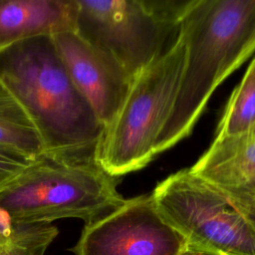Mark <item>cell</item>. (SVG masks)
<instances>
[{"instance_id":"15","label":"cell","mask_w":255,"mask_h":255,"mask_svg":"<svg viewBox=\"0 0 255 255\" xmlns=\"http://www.w3.org/2000/svg\"><path fill=\"white\" fill-rule=\"evenodd\" d=\"M224 193L229 201L232 203V205L244 216V218L255 230V197L241 194H232L227 192Z\"/></svg>"},{"instance_id":"11","label":"cell","mask_w":255,"mask_h":255,"mask_svg":"<svg viewBox=\"0 0 255 255\" xmlns=\"http://www.w3.org/2000/svg\"><path fill=\"white\" fill-rule=\"evenodd\" d=\"M0 146L15 149L32 158L44 152L43 143L33 123L1 82Z\"/></svg>"},{"instance_id":"6","label":"cell","mask_w":255,"mask_h":255,"mask_svg":"<svg viewBox=\"0 0 255 255\" xmlns=\"http://www.w3.org/2000/svg\"><path fill=\"white\" fill-rule=\"evenodd\" d=\"M162 217L184 238L185 255H255V230L223 191L179 170L152 193Z\"/></svg>"},{"instance_id":"1","label":"cell","mask_w":255,"mask_h":255,"mask_svg":"<svg viewBox=\"0 0 255 255\" xmlns=\"http://www.w3.org/2000/svg\"><path fill=\"white\" fill-rule=\"evenodd\" d=\"M186 60L156 154L187 136L214 90L255 51V0H191L180 23Z\"/></svg>"},{"instance_id":"3","label":"cell","mask_w":255,"mask_h":255,"mask_svg":"<svg viewBox=\"0 0 255 255\" xmlns=\"http://www.w3.org/2000/svg\"><path fill=\"white\" fill-rule=\"evenodd\" d=\"M117 185L94 155L42 153L0 193V206L19 222L78 218L89 225L125 203Z\"/></svg>"},{"instance_id":"8","label":"cell","mask_w":255,"mask_h":255,"mask_svg":"<svg viewBox=\"0 0 255 255\" xmlns=\"http://www.w3.org/2000/svg\"><path fill=\"white\" fill-rule=\"evenodd\" d=\"M52 39L71 80L105 128L120 110L130 78L113 56L75 31L54 35Z\"/></svg>"},{"instance_id":"5","label":"cell","mask_w":255,"mask_h":255,"mask_svg":"<svg viewBox=\"0 0 255 255\" xmlns=\"http://www.w3.org/2000/svg\"><path fill=\"white\" fill-rule=\"evenodd\" d=\"M191 0H76L75 32L132 81L175 41Z\"/></svg>"},{"instance_id":"14","label":"cell","mask_w":255,"mask_h":255,"mask_svg":"<svg viewBox=\"0 0 255 255\" xmlns=\"http://www.w3.org/2000/svg\"><path fill=\"white\" fill-rule=\"evenodd\" d=\"M33 159L15 149L0 146V193L31 164Z\"/></svg>"},{"instance_id":"12","label":"cell","mask_w":255,"mask_h":255,"mask_svg":"<svg viewBox=\"0 0 255 255\" xmlns=\"http://www.w3.org/2000/svg\"><path fill=\"white\" fill-rule=\"evenodd\" d=\"M255 128V58L234 89L218 125L215 138L237 135Z\"/></svg>"},{"instance_id":"2","label":"cell","mask_w":255,"mask_h":255,"mask_svg":"<svg viewBox=\"0 0 255 255\" xmlns=\"http://www.w3.org/2000/svg\"><path fill=\"white\" fill-rule=\"evenodd\" d=\"M0 82L36 128L43 153L95 156L104 127L71 80L52 37L31 38L0 52Z\"/></svg>"},{"instance_id":"7","label":"cell","mask_w":255,"mask_h":255,"mask_svg":"<svg viewBox=\"0 0 255 255\" xmlns=\"http://www.w3.org/2000/svg\"><path fill=\"white\" fill-rule=\"evenodd\" d=\"M71 251L75 255H185L186 243L148 194L126 199L109 215L85 225Z\"/></svg>"},{"instance_id":"10","label":"cell","mask_w":255,"mask_h":255,"mask_svg":"<svg viewBox=\"0 0 255 255\" xmlns=\"http://www.w3.org/2000/svg\"><path fill=\"white\" fill-rule=\"evenodd\" d=\"M76 0H0V52L22 41L75 31Z\"/></svg>"},{"instance_id":"9","label":"cell","mask_w":255,"mask_h":255,"mask_svg":"<svg viewBox=\"0 0 255 255\" xmlns=\"http://www.w3.org/2000/svg\"><path fill=\"white\" fill-rule=\"evenodd\" d=\"M189 169L224 192L255 197V128L214 138Z\"/></svg>"},{"instance_id":"13","label":"cell","mask_w":255,"mask_h":255,"mask_svg":"<svg viewBox=\"0 0 255 255\" xmlns=\"http://www.w3.org/2000/svg\"><path fill=\"white\" fill-rule=\"evenodd\" d=\"M58 233L52 223L16 221L11 238L0 240V255H45Z\"/></svg>"},{"instance_id":"4","label":"cell","mask_w":255,"mask_h":255,"mask_svg":"<svg viewBox=\"0 0 255 255\" xmlns=\"http://www.w3.org/2000/svg\"><path fill=\"white\" fill-rule=\"evenodd\" d=\"M186 60V40L172 45L132 79L111 124L104 128L95 157L119 177L144 167L156 155V140L173 108Z\"/></svg>"}]
</instances>
